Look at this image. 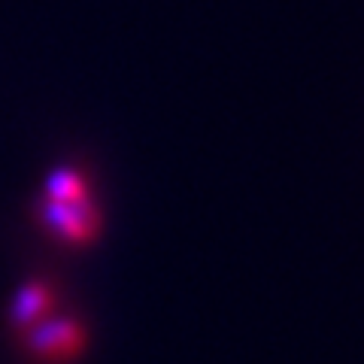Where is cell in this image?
<instances>
[{
  "label": "cell",
  "mask_w": 364,
  "mask_h": 364,
  "mask_svg": "<svg viewBox=\"0 0 364 364\" xmlns=\"http://www.w3.org/2000/svg\"><path fill=\"white\" fill-rule=\"evenodd\" d=\"M49 306H52V286H46V282H28L13 301L9 325L18 328V331H28L31 325H37L49 313Z\"/></svg>",
  "instance_id": "3"
},
{
  "label": "cell",
  "mask_w": 364,
  "mask_h": 364,
  "mask_svg": "<svg viewBox=\"0 0 364 364\" xmlns=\"http://www.w3.org/2000/svg\"><path fill=\"white\" fill-rule=\"evenodd\" d=\"M40 219L49 228L55 237H61L67 243H88L97 234V210L91 207L88 195L82 198H70V200H52L43 198L40 207Z\"/></svg>",
  "instance_id": "1"
},
{
  "label": "cell",
  "mask_w": 364,
  "mask_h": 364,
  "mask_svg": "<svg viewBox=\"0 0 364 364\" xmlns=\"http://www.w3.org/2000/svg\"><path fill=\"white\" fill-rule=\"evenodd\" d=\"M25 340H28V352L33 358L58 364L82 349L85 334L70 318L55 316V318H40L37 325H31L25 331Z\"/></svg>",
  "instance_id": "2"
}]
</instances>
